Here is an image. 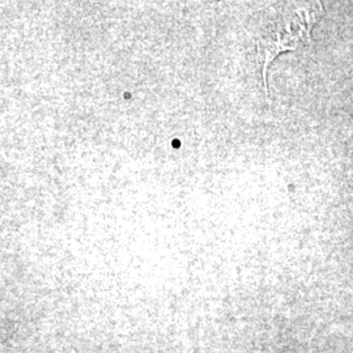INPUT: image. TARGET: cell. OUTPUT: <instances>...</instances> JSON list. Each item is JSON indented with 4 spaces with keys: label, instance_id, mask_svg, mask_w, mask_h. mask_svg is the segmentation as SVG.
Listing matches in <instances>:
<instances>
[{
    "label": "cell",
    "instance_id": "obj_1",
    "mask_svg": "<svg viewBox=\"0 0 353 353\" xmlns=\"http://www.w3.org/2000/svg\"><path fill=\"white\" fill-rule=\"evenodd\" d=\"M322 12V3H306L284 11L265 28L258 42L259 54L263 61L265 88V72L270 63L284 51L296 50L307 45L312 38V30L321 19Z\"/></svg>",
    "mask_w": 353,
    "mask_h": 353
}]
</instances>
